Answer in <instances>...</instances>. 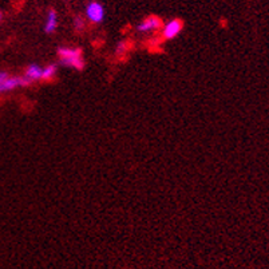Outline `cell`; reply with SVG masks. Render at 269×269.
<instances>
[{"label": "cell", "mask_w": 269, "mask_h": 269, "mask_svg": "<svg viewBox=\"0 0 269 269\" xmlns=\"http://www.w3.org/2000/svg\"><path fill=\"white\" fill-rule=\"evenodd\" d=\"M56 71H58V66L54 65V63H51L49 66H46L42 70V79H52V78L55 77Z\"/></svg>", "instance_id": "cell-8"}, {"label": "cell", "mask_w": 269, "mask_h": 269, "mask_svg": "<svg viewBox=\"0 0 269 269\" xmlns=\"http://www.w3.org/2000/svg\"><path fill=\"white\" fill-rule=\"evenodd\" d=\"M42 70H43V67L38 66V65H30V66L27 67V70H26L24 77L27 78L30 82L42 79Z\"/></svg>", "instance_id": "cell-7"}, {"label": "cell", "mask_w": 269, "mask_h": 269, "mask_svg": "<svg viewBox=\"0 0 269 269\" xmlns=\"http://www.w3.org/2000/svg\"><path fill=\"white\" fill-rule=\"evenodd\" d=\"M58 27V15L55 10H50L46 17V24H44V31L47 34H52Z\"/></svg>", "instance_id": "cell-6"}, {"label": "cell", "mask_w": 269, "mask_h": 269, "mask_svg": "<svg viewBox=\"0 0 269 269\" xmlns=\"http://www.w3.org/2000/svg\"><path fill=\"white\" fill-rule=\"evenodd\" d=\"M161 26H162V22H161L159 17H149L146 19H143L142 22L138 24L137 30L139 33H151V31L158 30Z\"/></svg>", "instance_id": "cell-5"}, {"label": "cell", "mask_w": 269, "mask_h": 269, "mask_svg": "<svg viewBox=\"0 0 269 269\" xmlns=\"http://www.w3.org/2000/svg\"><path fill=\"white\" fill-rule=\"evenodd\" d=\"M86 17L93 23L103 22L104 7L99 1H90L86 7Z\"/></svg>", "instance_id": "cell-3"}, {"label": "cell", "mask_w": 269, "mask_h": 269, "mask_svg": "<svg viewBox=\"0 0 269 269\" xmlns=\"http://www.w3.org/2000/svg\"><path fill=\"white\" fill-rule=\"evenodd\" d=\"M127 43L126 42H119V43L117 44V54H122V52H125L126 51Z\"/></svg>", "instance_id": "cell-9"}, {"label": "cell", "mask_w": 269, "mask_h": 269, "mask_svg": "<svg viewBox=\"0 0 269 269\" xmlns=\"http://www.w3.org/2000/svg\"><path fill=\"white\" fill-rule=\"evenodd\" d=\"M74 26H75V28H77V30H81V28L83 27V20H82V19H81L79 17H75V20H74Z\"/></svg>", "instance_id": "cell-10"}, {"label": "cell", "mask_w": 269, "mask_h": 269, "mask_svg": "<svg viewBox=\"0 0 269 269\" xmlns=\"http://www.w3.org/2000/svg\"><path fill=\"white\" fill-rule=\"evenodd\" d=\"M182 31V22L178 19H171L170 22H168L162 28V36L165 39L176 38L177 35H180Z\"/></svg>", "instance_id": "cell-4"}, {"label": "cell", "mask_w": 269, "mask_h": 269, "mask_svg": "<svg viewBox=\"0 0 269 269\" xmlns=\"http://www.w3.org/2000/svg\"><path fill=\"white\" fill-rule=\"evenodd\" d=\"M26 77H11L10 74L4 71H0V93L11 91L17 87H26L30 84Z\"/></svg>", "instance_id": "cell-2"}, {"label": "cell", "mask_w": 269, "mask_h": 269, "mask_svg": "<svg viewBox=\"0 0 269 269\" xmlns=\"http://www.w3.org/2000/svg\"><path fill=\"white\" fill-rule=\"evenodd\" d=\"M1 17H3V15H1V11H0V20H1Z\"/></svg>", "instance_id": "cell-11"}, {"label": "cell", "mask_w": 269, "mask_h": 269, "mask_svg": "<svg viewBox=\"0 0 269 269\" xmlns=\"http://www.w3.org/2000/svg\"><path fill=\"white\" fill-rule=\"evenodd\" d=\"M58 55L61 58V65L65 67H71L78 71L83 70L84 62L82 58V50L70 49V47H59Z\"/></svg>", "instance_id": "cell-1"}]
</instances>
